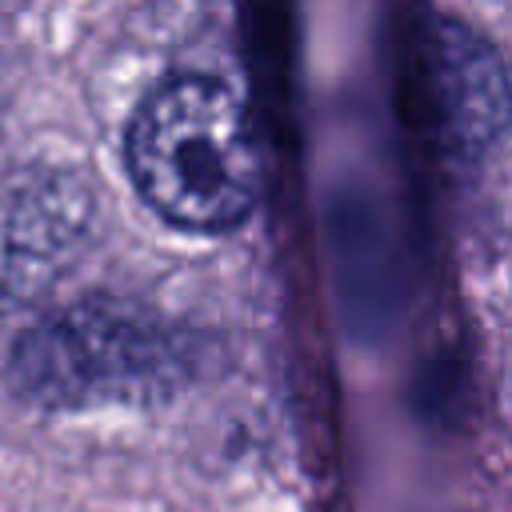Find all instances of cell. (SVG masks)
Segmentation results:
<instances>
[{"mask_svg":"<svg viewBox=\"0 0 512 512\" xmlns=\"http://www.w3.org/2000/svg\"><path fill=\"white\" fill-rule=\"evenodd\" d=\"M136 192L176 228H236L260 196V152L240 96L212 76H168L124 140Z\"/></svg>","mask_w":512,"mask_h":512,"instance_id":"cell-1","label":"cell"},{"mask_svg":"<svg viewBox=\"0 0 512 512\" xmlns=\"http://www.w3.org/2000/svg\"><path fill=\"white\" fill-rule=\"evenodd\" d=\"M180 376L176 336L116 300H88L32 328L12 356V380L40 404L144 400Z\"/></svg>","mask_w":512,"mask_h":512,"instance_id":"cell-2","label":"cell"},{"mask_svg":"<svg viewBox=\"0 0 512 512\" xmlns=\"http://www.w3.org/2000/svg\"><path fill=\"white\" fill-rule=\"evenodd\" d=\"M92 228V192L60 168L0 176V300H28L52 284Z\"/></svg>","mask_w":512,"mask_h":512,"instance_id":"cell-3","label":"cell"},{"mask_svg":"<svg viewBox=\"0 0 512 512\" xmlns=\"http://www.w3.org/2000/svg\"><path fill=\"white\" fill-rule=\"evenodd\" d=\"M428 64L444 136L464 152L488 148L512 116V88L492 44L464 24L440 20L428 44Z\"/></svg>","mask_w":512,"mask_h":512,"instance_id":"cell-4","label":"cell"}]
</instances>
